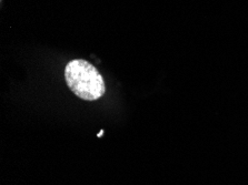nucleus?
Here are the masks:
<instances>
[{"mask_svg": "<svg viewBox=\"0 0 248 185\" xmlns=\"http://www.w3.org/2000/svg\"><path fill=\"white\" fill-rule=\"evenodd\" d=\"M65 78L67 85L78 98L86 101L99 99L106 92L101 74L86 60L77 59L66 66Z\"/></svg>", "mask_w": 248, "mask_h": 185, "instance_id": "1", "label": "nucleus"}]
</instances>
